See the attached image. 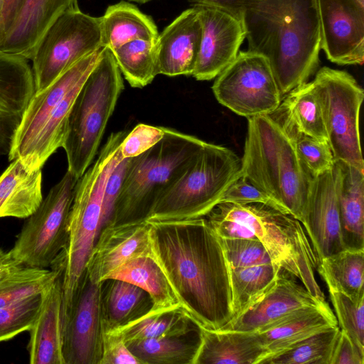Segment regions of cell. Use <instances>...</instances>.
Returning a JSON list of instances; mask_svg holds the SVG:
<instances>
[{"label": "cell", "mask_w": 364, "mask_h": 364, "mask_svg": "<svg viewBox=\"0 0 364 364\" xmlns=\"http://www.w3.org/2000/svg\"><path fill=\"white\" fill-rule=\"evenodd\" d=\"M149 223L151 255L183 310L200 328L222 329L234 318L230 268L207 219Z\"/></svg>", "instance_id": "cell-1"}, {"label": "cell", "mask_w": 364, "mask_h": 364, "mask_svg": "<svg viewBox=\"0 0 364 364\" xmlns=\"http://www.w3.org/2000/svg\"><path fill=\"white\" fill-rule=\"evenodd\" d=\"M248 51L269 62L283 97L317 70L321 48L316 0H245Z\"/></svg>", "instance_id": "cell-2"}, {"label": "cell", "mask_w": 364, "mask_h": 364, "mask_svg": "<svg viewBox=\"0 0 364 364\" xmlns=\"http://www.w3.org/2000/svg\"><path fill=\"white\" fill-rule=\"evenodd\" d=\"M127 133L120 131L111 134L96 160L77 181L68 216L67 243L53 262L62 268V328L99 234L105 186L113 170L124 159L120 145Z\"/></svg>", "instance_id": "cell-3"}, {"label": "cell", "mask_w": 364, "mask_h": 364, "mask_svg": "<svg viewBox=\"0 0 364 364\" xmlns=\"http://www.w3.org/2000/svg\"><path fill=\"white\" fill-rule=\"evenodd\" d=\"M242 176L304 221L313 177L292 139L270 115L247 119Z\"/></svg>", "instance_id": "cell-4"}, {"label": "cell", "mask_w": 364, "mask_h": 364, "mask_svg": "<svg viewBox=\"0 0 364 364\" xmlns=\"http://www.w3.org/2000/svg\"><path fill=\"white\" fill-rule=\"evenodd\" d=\"M163 138L144 153L129 159L109 223L146 220L160 196L185 171L205 141L164 127Z\"/></svg>", "instance_id": "cell-5"}, {"label": "cell", "mask_w": 364, "mask_h": 364, "mask_svg": "<svg viewBox=\"0 0 364 364\" xmlns=\"http://www.w3.org/2000/svg\"><path fill=\"white\" fill-rule=\"evenodd\" d=\"M241 176V158L227 147L205 141L182 174L157 199L146 220L205 218Z\"/></svg>", "instance_id": "cell-6"}, {"label": "cell", "mask_w": 364, "mask_h": 364, "mask_svg": "<svg viewBox=\"0 0 364 364\" xmlns=\"http://www.w3.org/2000/svg\"><path fill=\"white\" fill-rule=\"evenodd\" d=\"M124 87L122 73L112 51L102 48L98 61L75 97L62 146L66 154L68 171L77 179L94 161Z\"/></svg>", "instance_id": "cell-7"}, {"label": "cell", "mask_w": 364, "mask_h": 364, "mask_svg": "<svg viewBox=\"0 0 364 364\" xmlns=\"http://www.w3.org/2000/svg\"><path fill=\"white\" fill-rule=\"evenodd\" d=\"M211 212L246 225L273 264L298 279L314 297L326 301L316 279L318 259L300 221L261 203L220 202Z\"/></svg>", "instance_id": "cell-8"}, {"label": "cell", "mask_w": 364, "mask_h": 364, "mask_svg": "<svg viewBox=\"0 0 364 364\" xmlns=\"http://www.w3.org/2000/svg\"><path fill=\"white\" fill-rule=\"evenodd\" d=\"M318 93L334 161L364 171L359 114L364 92L348 73L326 66L312 80Z\"/></svg>", "instance_id": "cell-9"}, {"label": "cell", "mask_w": 364, "mask_h": 364, "mask_svg": "<svg viewBox=\"0 0 364 364\" xmlns=\"http://www.w3.org/2000/svg\"><path fill=\"white\" fill-rule=\"evenodd\" d=\"M77 178L67 170L38 209L26 218L13 247L12 257L23 267L47 269L65 248L68 216Z\"/></svg>", "instance_id": "cell-10"}, {"label": "cell", "mask_w": 364, "mask_h": 364, "mask_svg": "<svg viewBox=\"0 0 364 364\" xmlns=\"http://www.w3.org/2000/svg\"><path fill=\"white\" fill-rule=\"evenodd\" d=\"M102 48L100 18L82 12L78 6L67 10L46 31L31 60L36 92Z\"/></svg>", "instance_id": "cell-11"}, {"label": "cell", "mask_w": 364, "mask_h": 364, "mask_svg": "<svg viewBox=\"0 0 364 364\" xmlns=\"http://www.w3.org/2000/svg\"><path fill=\"white\" fill-rule=\"evenodd\" d=\"M218 102L247 119L270 115L282 97L268 60L251 51H240L212 86Z\"/></svg>", "instance_id": "cell-12"}, {"label": "cell", "mask_w": 364, "mask_h": 364, "mask_svg": "<svg viewBox=\"0 0 364 364\" xmlns=\"http://www.w3.org/2000/svg\"><path fill=\"white\" fill-rule=\"evenodd\" d=\"M103 333L100 283L85 273L63 328L65 364H100Z\"/></svg>", "instance_id": "cell-13"}, {"label": "cell", "mask_w": 364, "mask_h": 364, "mask_svg": "<svg viewBox=\"0 0 364 364\" xmlns=\"http://www.w3.org/2000/svg\"><path fill=\"white\" fill-rule=\"evenodd\" d=\"M321 48L336 64L364 62V0H316Z\"/></svg>", "instance_id": "cell-14"}, {"label": "cell", "mask_w": 364, "mask_h": 364, "mask_svg": "<svg viewBox=\"0 0 364 364\" xmlns=\"http://www.w3.org/2000/svg\"><path fill=\"white\" fill-rule=\"evenodd\" d=\"M201 23L200 48L192 76L215 78L237 57L246 38L242 19L220 8L193 5Z\"/></svg>", "instance_id": "cell-15"}, {"label": "cell", "mask_w": 364, "mask_h": 364, "mask_svg": "<svg viewBox=\"0 0 364 364\" xmlns=\"http://www.w3.org/2000/svg\"><path fill=\"white\" fill-rule=\"evenodd\" d=\"M341 169L334 166L312 178L301 223L316 255L321 259L345 250L341 232L338 188Z\"/></svg>", "instance_id": "cell-16"}, {"label": "cell", "mask_w": 364, "mask_h": 364, "mask_svg": "<svg viewBox=\"0 0 364 364\" xmlns=\"http://www.w3.org/2000/svg\"><path fill=\"white\" fill-rule=\"evenodd\" d=\"M102 48L76 62L46 88L35 92L16 130L8 156L9 161L26 156L50 114L68 92L90 74L100 58Z\"/></svg>", "instance_id": "cell-17"}, {"label": "cell", "mask_w": 364, "mask_h": 364, "mask_svg": "<svg viewBox=\"0 0 364 364\" xmlns=\"http://www.w3.org/2000/svg\"><path fill=\"white\" fill-rule=\"evenodd\" d=\"M150 223L147 220L105 225L87 259L85 273L97 284L105 280L129 259L150 253Z\"/></svg>", "instance_id": "cell-18"}, {"label": "cell", "mask_w": 364, "mask_h": 364, "mask_svg": "<svg viewBox=\"0 0 364 364\" xmlns=\"http://www.w3.org/2000/svg\"><path fill=\"white\" fill-rule=\"evenodd\" d=\"M329 306L280 271L273 285L244 312L220 330L255 332L306 307Z\"/></svg>", "instance_id": "cell-19"}, {"label": "cell", "mask_w": 364, "mask_h": 364, "mask_svg": "<svg viewBox=\"0 0 364 364\" xmlns=\"http://www.w3.org/2000/svg\"><path fill=\"white\" fill-rule=\"evenodd\" d=\"M201 38V23L196 9L183 11L159 34L158 73L169 77L191 75Z\"/></svg>", "instance_id": "cell-20"}, {"label": "cell", "mask_w": 364, "mask_h": 364, "mask_svg": "<svg viewBox=\"0 0 364 364\" xmlns=\"http://www.w3.org/2000/svg\"><path fill=\"white\" fill-rule=\"evenodd\" d=\"M77 0H26L13 25L0 42L4 53L32 60L42 37Z\"/></svg>", "instance_id": "cell-21"}, {"label": "cell", "mask_w": 364, "mask_h": 364, "mask_svg": "<svg viewBox=\"0 0 364 364\" xmlns=\"http://www.w3.org/2000/svg\"><path fill=\"white\" fill-rule=\"evenodd\" d=\"M336 326L338 322L329 306L306 307L289 314L255 331L266 350L259 364H266L306 338Z\"/></svg>", "instance_id": "cell-22"}, {"label": "cell", "mask_w": 364, "mask_h": 364, "mask_svg": "<svg viewBox=\"0 0 364 364\" xmlns=\"http://www.w3.org/2000/svg\"><path fill=\"white\" fill-rule=\"evenodd\" d=\"M35 92L28 60L0 66V162L9 156L16 130Z\"/></svg>", "instance_id": "cell-23"}, {"label": "cell", "mask_w": 364, "mask_h": 364, "mask_svg": "<svg viewBox=\"0 0 364 364\" xmlns=\"http://www.w3.org/2000/svg\"><path fill=\"white\" fill-rule=\"evenodd\" d=\"M52 285L43 292L39 314L29 329L27 346L31 364H65L61 326L62 269Z\"/></svg>", "instance_id": "cell-24"}, {"label": "cell", "mask_w": 364, "mask_h": 364, "mask_svg": "<svg viewBox=\"0 0 364 364\" xmlns=\"http://www.w3.org/2000/svg\"><path fill=\"white\" fill-rule=\"evenodd\" d=\"M265 354L256 332L200 328L193 364H259Z\"/></svg>", "instance_id": "cell-25"}, {"label": "cell", "mask_w": 364, "mask_h": 364, "mask_svg": "<svg viewBox=\"0 0 364 364\" xmlns=\"http://www.w3.org/2000/svg\"><path fill=\"white\" fill-rule=\"evenodd\" d=\"M270 116L290 138L302 134L328 142L322 109L313 81L304 82L286 94Z\"/></svg>", "instance_id": "cell-26"}, {"label": "cell", "mask_w": 364, "mask_h": 364, "mask_svg": "<svg viewBox=\"0 0 364 364\" xmlns=\"http://www.w3.org/2000/svg\"><path fill=\"white\" fill-rule=\"evenodd\" d=\"M42 170L28 169L19 158L0 174V218H27L43 201Z\"/></svg>", "instance_id": "cell-27"}, {"label": "cell", "mask_w": 364, "mask_h": 364, "mask_svg": "<svg viewBox=\"0 0 364 364\" xmlns=\"http://www.w3.org/2000/svg\"><path fill=\"white\" fill-rule=\"evenodd\" d=\"M338 198L345 249H364V171L342 161Z\"/></svg>", "instance_id": "cell-28"}, {"label": "cell", "mask_w": 364, "mask_h": 364, "mask_svg": "<svg viewBox=\"0 0 364 364\" xmlns=\"http://www.w3.org/2000/svg\"><path fill=\"white\" fill-rule=\"evenodd\" d=\"M100 18L102 48L112 50L138 39L157 41L159 33L152 18L128 1L109 6Z\"/></svg>", "instance_id": "cell-29"}, {"label": "cell", "mask_w": 364, "mask_h": 364, "mask_svg": "<svg viewBox=\"0 0 364 364\" xmlns=\"http://www.w3.org/2000/svg\"><path fill=\"white\" fill-rule=\"evenodd\" d=\"M104 330L122 326L146 313L153 306L151 297L139 287L117 279L100 282Z\"/></svg>", "instance_id": "cell-30"}, {"label": "cell", "mask_w": 364, "mask_h": 364, "mask_svg": "<svg viewBox=\"0 0 364 364\" xmlns=\"http://www.w3.org/2000/svg\"><path fill=\"white\" fill-rule=\"evenodd\" d=\"M199 328L178 305L168 309L151 307L135 320L110 330L119 334L127 344L149 338L183 336Z\"/></svg>", "instance_id": "cell-31"}, {"label": "cell", "mask_w": 364, "mask_h": 364, "mask_svg": "<svg viewBox=\"0 0 364 364\" xmlns=\"http://www.w3.org/2000/svg\"><path fill=\"white\" fill-rule=\"evenodd\" d=\"M107 279L124 280L142 289L151 297L154 308L168 309L180 305L165 274L151 253L129 259Z\"/></svg>", "instance_id": "cell-32"}, {"label": "cell", "mask_w": 364, "mask_h": 364, "mask_svg": "<svg viewBox=\"0 0 364 364\" xmlns=\"http://www.w3.org/2000/svg\"><path fill=\"white\" fill-rule=\"evenodd\" d=\"M199 343L200 328L183 336L149 338L127 345L141 364H193Z\"/></svg>", "instance_id": "cell-33"}, {"label": "cell", "mask_w": 364, "mask_h": 364, "mask_svg": "<svg viewBox=\"0 0 364 364\" xmlns=\"http://www.w3.org/2000/svg\"><path fill=\"white\" fill-rule=\"evenodd\" d=\"M316 270L328 289L354 298L364 295V249H345L324 257Z\"/></svg>", "instance_id": "cell-34"}, {"label": "cell", "mask_w": 364, "mask_h": 364, "mask_svg": "<svg viewBox=\"0 0 364 364\" xmlns=\"http://www.w3.org/2000/svg\"><path fill=\"white\" fill-rule=\"evenodd\" d=\"M156 41L138 39L111 50L122 74L132 87L142 88L159 75Z\"/></svg>", "instance_id": "cell-35"}, {"label": "cell", "mask_w": 364, "mask_h": 364, "mask_svg": "<svg viewBox=\"0 0 364 364\" xmlns=\"http://www.w3.org/2000/svg\"><path fill=\"white\" fill-rule=\"evenodd\" d=\"M281 270L273 263L230 269L233 319L273 285Z\"/></svg>", "instance_id": "cell-36"}, {"label": "cell", "mask_w": 364, "mask_h": 364, "mask_svg": "<svg viewBox=\"0 0 364 364\" xmlns=\"http://www.w3.org/2000/svg\"><path fill=\"white\" fill-rule=\"evenodd\" d=\"M20 267L0 278V309L49 288L59 274L57 267Z\"/></svg>", "instance_id": "cell-37"}, {"label": "cell", "mask_w": 364, "mask_h": 364, "mask_svg": "<svg viewBox=\"0 0 364 364\" xmlns=\"http://www.w3.org/2000/svg\"><path fill=\"white\" fill-rule=\"evenodd\" d=\"M340 330L338 325L318 332L266 364H330Z\"/></svg>", "instance_id": "cell-38"}, {"label": "cell", "mask_w": 364, "mask_h": 364, "mask_svg": "<svg viewBox=\"0 0 364 364\" xmlns=\"http://www.w3.org/2000/svg\"><path fill=\"white\" fill-rule=\"evenodd\" d=\"M43 292L0 309V343L29 331L39 314Z\"/></svg>", "instance_id": "cell-39"}, {"label": "cell", "mask_w": 364, "mask_h": 364, "mask_svg": "<svg viewBox=\"0 0 364 364\" xmlns=\"http://www.w3.org/2000/svg\"><path fill=\"white\" fill-rule=\"evenodd\" d=\"M328 290L340 329L364 350V295L354 298L340 291Z\"/></svg>", "instance_id": "cell-40"}, {"label": "cell", "mask_w": 364, "mask_h": 364, "mask_svg": "<svg viewBox=\"0 0 364 364\" xmlns=\"http://www.w3.org/2000/svg\"><path fill=\"white\" fill-rule=\"evenodd\" d=\"M230 269L245 268L272 263L259 240L220 238Z\"/></svg>", "instance_id": "cell-41"}, {"label": "cell", "mask_w": 364, "mask_h": 364, "mask_svg": "<svg viewBox=\"0 0 364 364\" xmlns=\"http://www.w3.org/2000/svg\"><path fill=\"white\" fill-rule=\"evenodd\" d=\"M291 139L301 161L313 178L334 166L333 156L327 141L302 134Z\"/></svg>", "instance_id": "cell-42"}, {"label": "cell", "mask_w": 364, "mask_h": 364, "mask_svg": "<svg viewBox=\"0 0 364 364\" xmlns=\"http://www.w3.org/2000/svg\"><path fill=\"white\" fill-rule=\"evenodd\" d=\"M220 202L242 204L261 203L289 215L286 208L242 176L238 178L228 187Z\"/></svg>", "instance_id": "cell-43"}, {"label": "cell", "mask_w": 364, "mask_h": 364, "mask_svg": "<svg viewBox=\"0 0 364 364\" xmlns=\"http://www.w3.org/2000/svg\"><path fill=\"white\" fill-rule=\"evenodd\" d=\"M164 127L139 124L128 132L120 145L123 159L136 156L159 142L164 135Z\"/></svg>", "instance_id": "cell-44"}, {"label": "cell", "mask_w": 364, "mask_h": 364, "mask_svg": "<svg viewBox=\"0 0 364 364\" xmlns=\"http://www.w3.org/2000/svg\"><path fill=\"white\" fill-rule=\"evenodd\" d=\"M100 364H141L123 338L113 330H104Z\"/></svg>", "instance_id": "cell-45"}, {"label": "cell", "mask_w": 364, "mask_h": 364, "mask_svg": "<svg viewBox=\"0 0 364 364\" xmlns=\"http://www.w3.org/2000/svg\"><path fill=\"white\" fill-rule=\"evenodd\" d=\"M129 159H124L115 167L107 181L103 194L99 233L101 229L112 220L114 205L120 191Z\"/></svg>", "instance_id": "cell-46"}, {"label": "cell", "mask_w": 364, "mask_h": 364, "mask_svg": "<svg viewBox=\"0 0 364 364\" xmlns=\"http://www.w3.org/2000/svg\"><path fill=\"white\" fill-rule=\"evenodd\" d=\"M218 237L223 239L258 240L245 225L210 212L205 217Z\"/></svg>", "instance_id": "cell-47"}, {"label": "cell", "mask_w": 364, "mask_h": 364, "mask_svg": "<svg viewBox=\"0 0 364 364\" xmlns=\"http://www.w3.org/2000/svg\"><path fill=\"white\" fill-rule=\"evenodd\" d=\"M364 350L343 330H340L330 364H363Z\"/></svg>", "instance_id": "cell-48"}, {"label": "cell", "mask_w": 364, "mask_h": 364, "mask_svg": "<svg viewBox=\"0 0 364 364\" xmlns=\"http://www.w3.org/2000/svg\"><path fill=\"white\" fill-rule=\"evenodd\" d=\"M26 0H4L0 23V42L10 29Z\"/></svg>", "instance_id": "cell-49"}, {"label": "cell", "mask_w": 364, "mask_h": 364, "mask_svg": "<svg viewBox=\"0 0 364 364\" xmlns=\"http://www.w3.org/2000/svg\"><path fill=\"white\" fill-rule=\"evenodd\" d=\"M193 5H204L226 10L242 18L245 0H188Z\"/></svg>", "instance_id": "cell-50"}, {"label": "cell", "mask_w": 364, "mask_h": 364, "mask_svg": "<svg viewBox=\"0 0 364 364\" xmlns=\"http://www.w3.org/2000/svg\"><path fill=\"white\" fill-rule=\"evenodd\" d=\"M21 266L12 257L10 251L0 247V278L19 268Z\"/></svg>", "instance_id": "cell-51"}, {"label": "cell", "mask_w": 364, "mask_h": 364, "mask_svg": "<svg viewBox=\"0 0 364 364\" xmlns=\"http://www.w3.org/2000/svg\"><path fill=\"white\" fill-rule=\"evenodd\" d=\"M3 6H4V0H0V23H1L2 11H3Z\"/></svg>", "instance_id": "cell-52"}, {"label": "cell", "mask_w": 364, "mask_h": 364, "mask_svg": "<svg viewBox=\"0 0 364 364\" xmlns=\"http://www.w3.org/2000/svg\"><path fill=\"white\" fill-rule=\"evenodd\" d=\"M128 1H134L136 3H139V4H145L146 2L150 1L151 0H128Z\"/></svg>", "instance_id": "cell-53"}]
</instances>
